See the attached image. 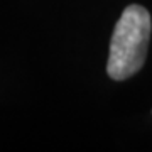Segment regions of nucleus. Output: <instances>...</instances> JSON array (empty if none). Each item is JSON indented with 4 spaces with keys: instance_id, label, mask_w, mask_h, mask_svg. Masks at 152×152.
Listing matches in <instances>:
<instances>
[{
    "instance_id": "f257e3e1",
    "label": "nucleus",
    "mask_w": 152,
    "mask_h": 152,
    "mask_svg": "<svg viewBox=\"0 0 152 152\" xmlns=\"http://www.w3.org/2000/svg\"><path fill=\"white\" fill-rule=\"evenodd\" d=\"M151 37V15L140 5H129L115 26L107 73L112 80L122 81L142 68Z\"/></svg>"
}]
</instances>
